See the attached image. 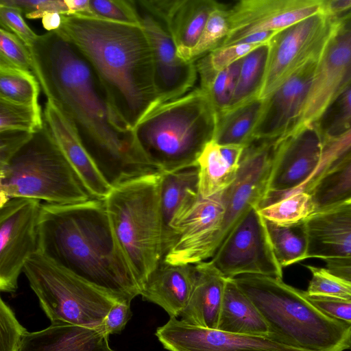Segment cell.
I'll return each instance as SVG.
<instances>
[{
  "mask_svg": "<svg viewBox=\"0 0 351 351\" xmlns=\"http://www.w3.org/2000/svg\"><path fill=\"white\" fill-rule=\"evenodd\" d=\"M225 215L222 192L200 198L176 227L173 242L163 261L195 265L212 258L219 247Z\"/></svg>",
  "mask_w": 351,
  "mask_h": 351,
  "instance_id": "14",
  "label": "cell"
},
{
  "mask_svg": "<svg viewBox=\"0 0 351 351\" xmlns=\"http://www.w3.org/2000/svg\"><path fill=\"white\" fill-rule=\"evenodd\" d=\"M226 281L209 260L194 265L191 293L179 319L192 326L217 329Z\"/></svg>",
  "mask_w": 351,
  "mask_h": 351,
  "instance_id": "23",
  "label": "cell"
},
{
  "mask_svg": "<svg viewBox=\"0 0 351 351\" xmlns=\"http://www.w3.org/2000/svg\"><path fill=\"white\" fill-rule=\"evenodd\" d=\"M33 134L19 130L0 132V165L5 164Z\"/></svg>",
  "mask_w": 351,
  "mask_h": 351,
  "instance_id": "48",
  "label": "cell"
},
{
  "mask_svg": "<svg viewBox=\"0 0 351 351\" xmlns=\"http://www.w3.org/2000/svg\"><path fill=\"white\" fill-rule=\"evenodd\" d=\"M40 84L31 72L0 66V98L8 101L38 105Z\"/></svg>",
  "mask_w": 351,
  "mask_h": 351,
  "instance_id": "34",
  "label": "cell"
},
{
  "mask_svg": "<svg viewBox=\"0 0 351 351\" xmlns=\"http://www.w3.org/2000/svg\"><path fill=\"white\" fill-rule=\"evenodd\" d=\"M146 12L162 21L170 32L180 58L186 61L212 11L214 0H138Z\"/></svg>",
  "mask_w": 351,
  "mask_h": 351,
  "instance_id": "19",
  "label": "cell"
},
{
  "mask_svg": "<svg viewBox=\"0 0 351 351\" xmlns=\"http://www.w3.org/2000/svg\"><path fill=\"white\" fill-rule=\"evenodd\" d=\"M169 351H306L267 337L233 334L192 326L170 317L155 333Z\"/></svg>",
  "mask_w": 351,
  "mask_h": 351,
  "instance_id": "16",
  "label": "cell"
},
{
  "mask_svg": "<svg viewBox=\"0 0 351 351\" xmlns=\"http://www.w3.org/2000/svg\"><path fill=\"white\" fill-rule=\"evenodd\" d=\"M198 189L202 198L221 193L235 180L239 167L223 156L220 145L212 141L204 148L197 160Z\"/></svg>",
  "mask_w": 351,
  "mask_h": 351,
  "instance_id": "29",
  "label": "cell"
},
{
  "mask_svg": "<svg viewBox=\"0 0 351 351\" xmlns=\"http://www.w3.org/2000/svg\"><path fill=\"white\" fill-rule=\"evenodd\" d=\"M199 198L197 167L162 172L160 210L165 255L173 242L176 227Z\"/></svg>",
  "mask_w": 351,
  "mask_h": 351,
  "instance_id": "22",
  "label": "cell"
},
{
  "mask_svg": "<svg viewBox=\"0 0 351 351\" xmlns=\"http://www.w3.org/2000/svg\"><path fill=\"white\" fill-rule=\"evenodd\" d=\"M322 12V0H241L228 8L229 32L219 47L260 32L276 33Z\"/></svg>",
  "mask_w": 351,
  "mask_h": 351,
  "instance_id": "15",
  "label": "cell"
},
{
  "mask_svg": "<svg viewBox=\"0 0 351 351\" xmlns=\"http://www.w3.org/2000/svg\"><path fill=\"white\" fill-rule=\"evenodd\" d=\"M324 138L313 123L277 141L268 191L258 208L300 189L317 173L322 160Z\"/></svg>",
  "mask_w": 351,
  "mask_h": 351,
  "instance_id": "13",
  "label": "cell"
},
{
  "mask_svg": "<svg viewBox=\"0 0 351 351\" xmlns=\"http://www.w3.org/2000/svg\"><path fill=\"white\" fill-rule=\"evenodd\" d=\"M45 125L93 198L104 199L112 188L102 178L73 123L51 99L44 110Z\"/></svg>",
  "mask_w": 351,
  "mask_h": 351,
  "instance_id": "20",
  "label": "cell"
},
{
  "mask_svg": "<svg viewBox=\"0 0 351 351\" xmlns=\"http://www.w3.org/2000/svg\"><path fill=\"white\" fill-rule=\"evenodd\" d=\"M141 16L152 47L155 81L160 103L188 93L197 80L195 63L179 57L173 38L162 21L145 11Z\"/></svg>",
  "mask_w": 351,
  "mask_h": 351,
  "instance_id": "18",
  "label": "cell"
},
{
  "mask_svg": "<svg viewBox=\"0 0 351 351\" xmlns=\"http://www.w3.org/2000/svg\"><path fill=\"white\" fill-rule=\"evenodd\" d=\"M56 31L86 58L133 130L160 104L152 47L143 25L71 14L62 15Z\"/></svg>",
  "mask_w": 351,
  "mask_h": 351,
  "instance_id": "3",
  "label": "cell"
},
{
  "mask_svg": "<svg viewBox=\"0 0 351 351\" xmlns=\"http://www.w3.org/2000/svg\"><path fill=\"white\" fill-rule=\"evenodd\" d=\"M0 66L14 67L34 74L29 49L16 35L3 28L0 29Z\"/></svg>",
  "mask_w": 351,
  "mask_h": 351,
  "instance_id": "39",
  "label": "cell"
},
{
  "mask_svg": "<svg viewBox=\"0 0 351 351\" xmlns=\"http://www.w3.org/2000/svg\"><path fill=\"white\" fill-rule=\"evenodd\" d=\"M0 3L19 8L29 19H42L47 14L53 12L69 14L64 0H0Z\"/></svg>",
  "mask_w": 351,
  "mask_h": 351,
  "instance_id": "43",
  "label": "cell"
},
{
  "mask_svg": "<svg viewBox=\"0 0 351 351\" xmlns=\"http://www.w3.org/2000/svg\"><path fill=\"white\" fill-rule=\"evenodd\" d=\"M42 25L47 32L59 29L62 25V15L58 13H49L42 19Z\"/></svg>",
  "mask_w": 351,
  "mask_h": 351,
  "instance_id": "52",
  "label": "cell"
},
{
  "mask_svg": "<svg viewBox=\"0 0 351 351\" xmlns=\"http://www.w3.org/2000/svg\"><path fill=\"white\" fill-rule=\"evenodd\" d=\"M351 84V10L336 20L317 60L298 130L315 123L326 108Z\"/></svg>",
  "mask_w": 351,
  "mask_h": 351,
  "instance_id": "11",
  "label": "cell"
},
{
  "mask_svg": "<svg viewBox=\"0 0 351 351\" xmlns=\"http://www.w3.org/2000/svg\"><path fill=\"white\" fill-rule=\"evenodd\" d=\"M351 10V0H322V12L338 19Z\"/></svg>",
  "mask_w": 351,
  "mask_h": 351,
  "instance_id": "50",
  "label": "cell"
},
{
  "mask_svg": "<svg viewBox=\"0 0 351 351\" xmlns=\"http://www.w3.org/2000/svg\"><path fill=\"white\" fill-rule=\"evenodd\" d=\"M306 226L307 258H351V204L314 213Z\"/></svg>",
  "mask_w": 351,
  "mask_h": 351,
  "instance_id": "21",
  "label": "cell"
},
{
  "mask_svg": "<svg viewBox=\"0 0 351 351\" xmlns=\"http://www.w3.org/2000/svg\"><path fill=\"white\" fill-rule=\"evenodd\" d=\"M301 191L311 195L314 213L351 204V147Z\"/></svg>",
  "mask_w": 351,
  "mask_h": 351,
  "instance_id": "26",
  "label": "cell"
},
{
  "mask_svg": "<svg viewBox=\"0 0 351 351\" xmlns=\"http://www.w3.org/2000/svg\"><path fill=\"white\" fill-rule=\"evenodd\" d=\"M317 62H310L300 68L263 100L253 132L254 141L279 139L297 128Z\"/></svg>",
  "mask_w": 351,
  "mask_h": 351,
  "instance_id": "17",
  "label": "cell"
},
{
  "mask_svg": "<svg viewBox=\"0 0 351 351\" xmlns=\"http://www.w3.org/2000/svg\"><path fill=\"white\" fill-rule=\"evenodd\" d=\"M326 268L332 274L351 281V258L324 260Z\"/></svg>",
  "mask_w": 351,
  "mask_h": 351,
  "instance_id": "49",
  "label": "cell"
},
{
  "mask_svg": "<svg viewBox=\"0 0 351 351\" xmlns=\"http://www.w3.org/2000/svg\"><path fill=\"white\" fill-rule=\"evenodd\" d=\"M217 330L267 337L269 334L264 317L233 278H227Z\"/></svg>",
  "mask_w": 351,
  "mask_h": 351,
  "instance_id": "27",
  "label": "cell"
},
{
  "mask_svg": "<svg viewBox=\"0 0 351 351\" xmlns=\"http://www.w3.org/2000/svg\"><path fill=\"white\" fill-rule=\"evenodd\" d=\"M161 176L158 172L125 182L104 199L114 233L141 289L165 256Z\"/></svg>",
  "mask_w": 351,
  "mask_h": 351,
  "instance_id": "6",
  "label": "cell"
},
{
  "mask_svg": "<svg viewBox=\"0 0 351 351\" xmlns=\"http://www.w3.org/2000/svg\"><path fill=\"white\" fill-rule=\"evenodd\" d=\"M263 105V100L256 97L219 113L213 141L219 145H250Z\"/></svg>",
  "mask_w": 351,
  "mask_h": 351,
  "instance_id": "28",
  "label": "cell"
},
{
  "mask_svg": "<svg viewBox=\"0 0 351 351\" xmlns=\"http://www.w3.org/2000/svg\"><path fill=\"white\" fill-rule=\"evenodd\" d=\"M265 222L273 252L282 268L307 258L306 220L289 225H279L265 219Z\"/></svg>",
  "mask_w": 351,
  "mask_h": 351,
  "instance_id": "30",
  "label": "cell"
},
{
  "mask_svg": "<svg viewBox=\"0 0 351 351\" xmlns=\"http://www.w3.org/2000/svg\"><path fill=\"white\" fill-rule=\"evenodd\" d=\"M311 274L307 290L308 297L351 299V281L339 277L326 268L306 265Z\"/></svg>",
  "mask_w": 351,
  "mask_h": 351,
  "instance_id": "38",
  "label": "cell"
},
{
  "mask_svg": "<svg viewBox=\"0 0 351 351\" xmlns=\"http://www.w3.org/2000/svg\"><path fill=\"white\" fill-rule=\"evenodd\" d=\"M229 32L228 8L219 3L210 13L203 32L189 52L187 62L197 60L219 48Z\"/></svg>",
  "mask_w": 351,
  "mask_h": 351,
  "instance_id": "35",
  "label": "cell"
},
{
  "mask_svg": "<svg viewBox=\"0 0 351 351\" xmlns=\"http://www.w3.org/2000/svg\"><path fill=\"white\" fill-rule=\"evenodd\" d=\"M95 17L115 22L142 25L141 16L134 0H89Z\"/></svg>",
  "mask_w": 351,
  "mask_h": 351,
  "instance_id": "40",
  "label": "cell"
},
{
  "mask_svg": "<svg viewBox=\"0 0 351 351\" xmlns=\"http://www.w3.org/2000/svg\"><path fill=\"white\" fill-rule=\"evenodd\" d=\"M0 351H19L27 330L2 298L0 300Z\"/></svg>",
  "mask_w": 351,
  "mask_h": 351,
  "instance_id": "41",
  "label": "cell"
},
{
  "mask_svg": "<svg viewBox=\"0 0 351 351\" xmlns=\"http://www.w3.org/2000/svg\"><path fill=\"white\" fill-rule=\"evenodd\" d=\"M233 280L264 317L271 339L306 351L351 350V324L322 312L304 291L271 276L247 274Z\"/></svg>",
  "mask_w": 351,
  "mask_h": 351,
  "instance_id": "4",
  "label": "cell"
},
{
  "mask_svg": "<svg viewBox=\"0 0 351 351\" xmlns=\"http://www.w3.org/2000/svg\"><path fill=\"white\" fill-rule=\"evenodd\" d=\"M209 261L226 278L247 274L282 278L257 207L243 216Z\"/></svg>",
  "mask_w": 351,
  "mask_h": 351,
  "instance_id": "10",
  "label": "cell"
},
{
  "mask_svg": "<svg viewBox=\"0 0 351 351\" xmlns=\"http://www.w3.org/2000/svg\"><path fill=\"white\" fill-rule=\"evenodd\" d=\"M218 114L200 88L158 104L134 131L149 160L164 173L197 167L205 146L213 140Z\"/></svg>",
  "mask_w": 351,
  "mask_h": 351,
  "instance_id": "5",
  "label": "cell"
},
{
  "mask_svg": "<svg viewBox=\"0 0 351 351\" xmlns=\"http://www.w3.org/2000/svg\"><path fill=\"white\" fill-rule=\"evenodd\" d=\"M40 201L11 198L0 205V290L14 293L30 256L37 252Z\"/></svg>",
  "mask_w": 351,
  "mask_h": 351,
  "instance_id": "12",
  "label": "cell"
},
{
  "mask_svg": "<svg viewBox=\"0 0 351 351\" xmlns=\"http://www.w3.org/2000/svg\"><path fill=\"white\" fill-rule=\"evenodd\" d=\"M337 19L322 12L276 32L270 38L258 98L264 100L300 68L317 61Z\"/></svg>",
  "mask_w": 351,
  "mask_h": 351,
  "instance_id": "9",
  "label": "cell"
},
{
  "mask_svg": "<svg viewBox=\"0 0 351 351\" xmlns=\"http://www.w3.org/2000/svg\"><path fill=\"white\" fill-rule=\"evenodd\" d=\"M265 220L289 225L307 219L314 213L311 195L305 191H294L269 205L257 208Z\"/></svg>",
  "mask_w": 351,
  "mask_h": 351,
  "instance_id": "33",
  "label": "cell"
},
{
  "mask_svg": "<svg viewBox=\"0 0 351 351\" xmlns=\"http://www.w3.org/2000/svg\"><path fill=\"white\" fill-rule=\"evenodd\" d=\"M22 14L19 8L0 3L1 28L16 35L30 49L34 45L38 35L29 27Z\"/></svg>",
  "mask_w": 351,
  "mask_h": 351,
  "instance_id": "42",
  "label": "cell"
},
{
  "mask_svg": "<svg viewBox=\"0 0 351 351\" xmlns=\"http://www.w3.org/2000/svg\"><path fill=\"white\" fill-rule=\"evenodd\" d=\"M37 252L116 302L141 288L114 233L104 199L41 204Z\"/></svg>",
  "mask_w": 351,
  "mask_h": 351,
  "instance_id": "2",
  "label": "cell"
},
{
  "mask_svg": "<svg viewBox=\"0 0 351 351\" xmlns=\"http://www.w3.org/2000/svg\"><path fill=\"white\" fill-rule=\"evenodd\" d=\"M269 50V43H266L242 58L237 84L228 109L258 97L265 75Z\"/></svg>",
  "mask_w": 351,
  "mask_h": 351,
  "instance_id": "32",
  "label": "cell"
},
{
  "mask_svg": "<svg viewBox=\"0 0 351 351\" xmlns=\"http://www.w3.org/2000/svg\"><path fill=\"white\" fill-rule=\"evenodd\" d=\"M242 59L228 67L215 71L206 56L196 64L200 78V88L208 96L217 114L228 110L230 106L237 84Z\"/></svg>",
  "mask_w": 351,
  "mask_h": 351,
  "instance_id": "31",
  "label": "cell"
},
{
  "mask_svg": "<svg viewBox=\"0 0 351 351\" xmlns=\"http://www.w3.org/2000/svg\"><path fill=\"white\" fill-rule=\"evenodd\" d=\"M69 9V14L95 16L89 0H64Z\"/></svg>",
  "mask_w": 351,
  "mask_h": 351,
  "instance_id": "51",
  "label": "cell"
},
{
  "mask_svg": "<svg viewBox=\"0 0 351 351\" xmlns=\"http://www.w3.org/2000/svg\"><path fill=\"white\" fill-rule=\"evenodd\" d=\"M306 297L315 306L328 316L351 324V299Z\"/></svg>",
  "mask_w": 351,
  "mask_h": 351,
  "instance_id": "45",
  "label": "cell"
},
{
  "mask_svg": "<svg viewBox=\"0 0 351 351\" xmlns=\"http://www.w3.org/2000/svg\"><path fill=\"white\" fill-rule=\"evenodd\" d=\"M260 45H261L237 43L219 47L206 56L213 70L219 71L242 59Z\"/></svg>",
  "mask_w": 351,
  "mask_h": 351,
  "instance_id": "44",
  "label": "cell"
},
{
  "mask_svg": "<svg viewBox=\"0 0 351 351\" xmlns=\"http://www.w3.org/2000/svg\"><path fill=\"white\" fill-rule=\"evenodd\" d=\"M44 125L40 106L16 103L0 98V132L35 133Z\"/></svg>",
  "mask_w": 351,
  "mask_h": 351,
  "instance_id": "36",
  "label": "cell"
},
{
  "mask_svg": "<svg viewBox=\"0 0 351 351\" xmlns=\"http://www.w3.org/2000/svg\"><path fill=\"white\" fill-rule=\"evenodd\" d=\"M132 315L130 303L116 302L106 315L102 329L108 336L119 334L125 328Z\"/></svg>",
  "mask_w": 351,
  "mask_h": 351,
  "instance_id": "46",
  "label": "cell"
},
{
  "mask_svg": "<svg viewBox=\"0 0 351 351\" xmlns=\"http://www.w3.org/2000/svg\"><path fill=\"white\" fill-rule=\"evenodd\" d=\"M34 74L47 99L73 123L98 171L111 187L160 172L119 113L90 64L57 31L29 49Z\"/></svg>",
  "mask_w": 351,
  "mask_h": 351,
  "instance_id": "1",
  "label": "cell"
},
{
  "mask_svg": "<svg viewBox=\"0 0 351 351\" xmlns=\"http://www.w3.org/2000/svg\"><path fill=\"white\" fill-rule=\"evenodd\" d=\"M15 197L56 204L93 198L45 122L5 164L0 165V205Z\"/></svg>",
  "mask_w": 351,
  "mask_h": 351,
  "instance_id": "7",
  "label": "cell"
},
{
  "mask_svg": "<svg viewBox=\"0 0 351 351\" xmlns=\"http://www.w3.org/2000/svg\"><path fill=\"white\" fill-rule=\"evenodd\" d=\"M314 124L324 141L337 137L351 128V84L326 108Z\"/></svg>",
  "mask_w": 351,
  "mask_h": 351,
  "instance_id": "37",
  "label": "cell"
},
{
  "mask_svg": "<svg viewBox=\"0 0 351 351\" xmlns=\"http://www.w3.org/2000/svg\"><path fill=\"white\" fill-rule=\"evenodd\" d=\"M23 271L51 324H71L102 329L106 315L116 302L38 252L27 261Z\"/></svg>",
  "mask_w": 351,
  "mask_h": 351,
  "instance_id": "8",
  "label": "cell"
},
{
  "mask_svg": "<svg viewBox=\"0 0 351 351\" xmlns=\"http://www.w3.org/2000/svg\"><path fill=\"white\" fill-rule=\"evenodd\" d=\"M194 265H172L163 260L141 289L143 300L162 307L178 318L186 307L193 287Z\"/></svg>",
  "mask_w": 351,
  "mask_h": 351,
  "instance_id": "24",
  "label": "cell"
},
{
  "mask_svg": "<svg viewBox=\"0 0 351 351\" xmlns=\"http://www.w3.org/2000/svg\"><path fill=\"white\" fill-rule=\"evenodd\" d=\"M351 147V128L337 137L324 141L321 165L315 176L304 185H308L332 161Z\"/></svg>",
  "mask_w": 351,
  "mask_h": 351,
  "instance_id": "47",
  "label": "cell"
},
{
  "mask_svg": "<svg viewBox=\"0 0 351 351\" xmlns=\"http://www.w3.org/2000/svg\"><path fill=\"white\" fill-rule=\"evenodd\" d=\"M101 328L71 324H51L39 331H27L19 351H114Z\"/></svg>",
  "mask_w": 351,
  "mask_h": 351,
  "instance_id": "25",
  "label": "cell"
}]
</instances>
